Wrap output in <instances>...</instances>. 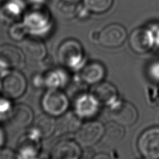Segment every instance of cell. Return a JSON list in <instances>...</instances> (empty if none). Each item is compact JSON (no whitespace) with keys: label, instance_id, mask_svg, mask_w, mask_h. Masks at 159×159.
<instances>
[{"label":"cell","instance_id":"23","mask_svg":"<svg viewBox=\"0 0 159 159\" xmlns=\"http://www.w3.org/2000/svg\"><path fill=\"white\" fill-rule=\"evenodd\" d=\"M112 2L113 0H83V6L88 12L99 14L107 11Z\"/></svg>","mask_w":159,"mask_h":159},{"label":"cell","instance_id":"27","mask_svg":"<svg viewBox=\"0 0 159 159\" xmlns=\"http://www.w3.org/2000/svg\"><path fill=\"white\" fill-rule=\"evenodd\" d=\"M32 84L35 89L45 88L43 73H36L32 77Z\"/></svg>","mask_w":159,"mask_h":159},{"label":"cell","instance_id":"33","mask_svg":"<svg viewBox=\"0 0 159 159\" xmlns=\"http://www.w3.org/2000/svg\"><path fill=\"white\" fill-rule=\"evenodd\" d=\"M69 1H78V0H69Z\"/></svg>","mask_w":159,"mask_h":159},{"label":"cell","instance_id":"5","mask_svg":"<svg viewBox=\"0 0 159 159\" xmlns=\"http://www.w3.org/2000/svg\"><path fill=\"white\" fill-rule=\"evenodd\" d=\"M42 139L30 127L19 139L16 151L17 158L32 159L41 155Z\"/></svg>","mask_w":159,"mask_h":159},{"label":"cell","instance_id":"6","mask_svg":"<svg viewBox=\"0 0 159 159\" xmlns=\"http://www.w3.org/2000/svg\"><path fill=\"white\" fill-rule=\"evenodd\" d=\"M137 148L145 158H159V127L145 130L138 139Z\"/></svg>","mask_w":159,"mask_h":159},{"label":"cell","instance_id":"18","mask_svg":"<svg viewBox=\"0 0 159 159\" xmlns=\"http://www.w3.org/2000/svg\"><path fill=\"white\" fill-rule=\"evenodd\" d=\"M57 118L55 133L58 135L76 132L81 125V119L73 111H66Z\"/></svg>","mask_w":159,"mask_h":159},{"label":"cell","instance_id":"16","mask_svg":"<svg viewBox=\"0 0 159 159\" xmlns=\"http://www.w3.org/2000/svg\"><path fill=\"white\" fill-rule=\"evenodd\" d=\"M101 105L110 106L117 100V91L111 83L101 81L94 85L91 93Z\"/></svg>","mask_w":159,"mask_h":159},{"label":"cell","instance_id":"19","mask_svg":"<svg viewBox=\"0 0 159 159\" xmlns=\"http://www.w3.org/2000/svg\"><path fill=\"white\" fill-rule=\"evenodd\" d=\"M30 126L42 139H47L55 132L56 119L44 112L35 117Z\"/></svg>","mask_w":159,"mask_h":159},{"label":"cell","instance_id":"32","mask_svg":"<svg viewBox=\"0 0 159 159\" xmlns=\"http://www.w3.org/2000/svg\"><path fill=\"white\" fill-rule=\"evenodd\" d=\"M9 70L11 69H9L6 63L2 59L0 58V76Z\"/></svg>","mask_w":159,"mask_h":159},{"label":"cell","instance_id":"9","mask_svg":"<svg viewBox=\"0 0 159 159\" xmlns=\"http://www.w3.org/2000/svg\"><path fill=\"white\" fill-rule=\"evenodd\" d=\"M129 45L137 53L142 54L150 51L155 44L154 35L150 27H140L132 31L129 37Z\"/></svg>","mask_w":159,"mask_h":159},{"label":"cell","instance_id":"13","mask_svg":"<svg viewBox=\"0 0 159 159\" xmlns=\"http://www.w3.org/2000/svg\"><path fill=\"white\" fill-rule=\"evenodd\" d=\"M25 55L23 50L11 44H4L0 47V58L11 70L22 69L25 63Z\"/></svg>","mask_w":159,"mask_h":159},{"label":"cell","instance_id":"12","mask_svg":"<svg viewBox=\"0 0 159 159\" xmlns=\"http://www.w3.org/2000/svg\"><path fill=\"white\" fill-rule=\"evenodd\" d=\"M81 155L80 145L76 140L62 139L52 147L50 158L54 159H78Z\"/></svg>","mask_w":159,"mask_h":159},{"label":"cell","instance_id":"24","mask_svg":"<svg viewBox=\"0 0 159 159\" xmlns=\"http://www.w3.org/2000/svg\"><path fill=\"white\" fill-rule=\"evenodd\" d=\"M78 1L62 0L58 5L59 15L65 19H71L78 14L80 7L77 5Z\"/></svg>","mask_w":159,"mask_h":159},{"label":"cell","instance_id":"7","mask_svg":"<svg viewBox=\"0 0 159 159\" xmlns=\"http://www.w3.org/2000/svg\"><path fill=\"white\" fill-rule=\"evenodd\" d=\"M105 127L96 120L88 121L81 125L76 132V140L83 147H89L98 143L103 137Z\"/></svg>","mask_w":159,"mask_h":159},{"label":"cell","instance_id":"1","mask_svg":"<svg viewBox=\"0 0 159 159\" xmlns=\"http://www.w3.org/2000/svg\"><path fill=\"white\" fill-rule=\"evenodd\" d=\"M29 34L41 38L47 35L53 27L50 12L43 6H33L23 15L22 20Z\"/></svg>","mask_w":159,"mask_h":159},{"label":"cell","instance_id":"10","mask_svg":"<svg viewBox=\"0 0 159 159\" xmlns=\"http://www.w3.org/2000/svg\"><path fill=\"white\" fill-rule=\"evenodd\" d=\"M100 106V103L91 93H82L74 101L73 112L81 119H89L97 115Z\"/></svg>","mask_w":159,"mask_h":159},{"label":"cell","instance_id":"30","mask_svg":"<svg viewBox=\"0 0 159 159\" xmlns=\"http://www.w3.org/2000/svg\"><path fill=\"white\" fill-rule=\"evenodd\" d=\"M6 140V133L3 128L0 125V148L4 147V144Z\"/></svg>","mask_w":159,"mask_h":159},{"label":"cell","instance_id":"11","mask_svg":"<svg viewBox=\"0 0 159 159\" xmlns=\"http://www.w3.org/2000/svg\"><path fill=\"white\" fill-rule=\"evenodd\" d=\"M127 32L125 28L119 24H111L99 33V42L107 48H116L120 46L125 41Z\"/></svg>","mask_w":159,"mask_h":159},{"label":"cell","instance_id":"31","mask_svg":"<svg viewBox=\"0 0 159 159\" xmlns=\"http://www.w3.org/2000/svg\"><path fill=\"white\" fill-rule=\"evenodd\" d=\"M27 1L32 5V6H43L47 2V0H27Z\"/></svg>","mask_w":159,"mask_h":159},{"label":"cell","instance_id":"25","mask_svg":"<svg viewBox=\"0 0 159 159\" xmlns=\"http://www.w3.org/2000/svg\"><path fill=\"white\" fill-rule=\"evenodd\" d=\"M28 35V30L22 21H16L10 24L8 35L12 40L22 42Z\"/></svg>","mask_w":159,"mask_h":159},{"label":"cell","instance_id":"20","mask_svg":"<svg viewBox=\"0 0 159 159\" xmlns=\"http://www.w3.org/2000/svg\"><path fill=\"white\" fill-rule=\"evenodd\" d=\"M46 89H61L65 87L69 80L66 70L64 68H50L44 73Z\"/></svg>","mask_w":159,"mask_h":159},{"label":"cell","instance_id":"22","mask_svg":"<svg viewBox=\"0 0 159 159\" xmlns=\"http://www.w3.org/2000/svg\"><path fill=\"white\" fill-rule=\"evenodd\" d=\"M104 127V133L102 137L106 138V142H116L124 136V131L122 125L114 121L108 123Z\"/></svg>","mask_w":159,"mask_h":159},{"label":"cell","instance_id":"29","mask_svg":"<svg viewBox=\"0 0 159 159\" xmlns=\"http://www.w3.org/2000/svg\"><path fill=\"white\" fill-rule=\"evenodd\" d=\"M151 29L152 30L154 35V47H155L159 50V25L152 26Z\"/></svg>","mask_w":159,"mask_h":159},{"label":"cell","instance_id":"17","mask_svg":"<svg viewBox=\"0 0 159 159\" xmlns=\"http://www.w3.org/2000/svg\"><path fill=\"white\" fill-rule=\"evenodd\" d=\"M105 75V68L102 63L98 61H91L84 64L81 68V80L88 84L94 85L101 82Z\"/></svg>","mask_w":159,"mask_h":159},{"label":"cell","instance_id":"28","mask_svg":"<svg viewBox=\"0 0 159 159\" xmlns=\"http://www.w3.org/2000/svg\"><path fill=\"white\" fill-rule=\"evenodd\" d=\"M17 158L16 151L11 148L2 147L0 148V159H12Z\"/></svg>","mask_w":159,"mask_h":159},{"label":"cell","instance_id":"21","mask_svg":"<svg viewBox=\"0 0 159 159\" xmlns=\"http://www.w3.org/2000/svg\"><path fill=\"white\" fill-rule=\"evenodd\" d=\"M25 4L23 0H5L1 9V17L4 21L12 24L17 21L24 15Z\"/></svg>","mask_w":159,"mask_h":159},{"label":"cell","instance_id":"2","mask_svg":"<svg viewBox=\"0 0 159 159\" xmlns=\"http://www.w3.org/2000/svg\"><path fill=\"white\" fill-rule=\"evenodd\" d=\"M57 59L66 70L77 71L84 65L85 53L81 44L76 39L63 40L57 50Z\"/></svg>","mask_w":159,"mask_h":159},{"label":"cell","instance_id":"15","mask_svg":"<svg viewBox=\"0 0 159 159\" xmlns=\"http://www.w3.org/2000/svg\"><path fill=\"white\" fill-rule=\"evenodd\" d=\"M35 119L32 108L24 103H17L14 105L7 120L9 122L19 128H25L30 126Z\"/></svg>","mask_w":159,"mask_h":159},{"label":"cell","instance_id":"26","mask_svg":"<svg viewBox=\"0 0 159 159\" xmlns=\"http://www.w3.org/2000/svg\"><path fill=\"white\" fill-rule=\"evenodd\" d=\"M14 105L12 100L4 96H0V119H7Z\"/></svg>","mask_w":159,"mask_h":159},{"label":"cell","instance_id":"3","mask_svg":"<svg viewBox=\"0 0 159 159\" xmlns=\"http://www.w3.org/2000/svg\"><path fill=\"white\" fill-rule=\"evenodd\" d=\"M27 82L18 70H9L0 76V92L11 100L19 98L26 91Z\"/></svg>","mask_w":159,"mask_h":159},{"label":"cell","instance_id":"8","mask_svg":"<svg viewBox=\"0 0 159 159\" xmlns=\"http://www.w3.org/2000/svg\"><path fill=\"white\" fill-rule=\"evenodd\" d=\"M109 107V116L114 122L122 126L131 125L136 122L137 111L131 103L117 99Z\"/></svg>","mask_w":159,"mask_h":159},{"label":"cell","instance_id":"4","mask_svg":"<svg viewBox=\"0 0 159 159\" xmlns=\"http://www.w3.org/2000/svg\"><path fill=\"white\" fill-rule=\"evenodd\" d=\"M40 105L45 113L56 118L68 111L70 101L60 89H47L41 98Z\"/></svg>","mask_w":159,"mask_h":159},{"label":"cell","instance_id":"14","mask_svg":"<svg viewBox=\"0 0 159 159\" xmlns=\"http://www.w3.org/2000/svg\"><path fill=\"white\" fill-rule=\"evenodd\" d=\"M22 50L32 60L41 62L48 55L47 48L41 38L30 35L22 41Z\"/></svg>","mask_w":159,"mask_h":159}]
</instances>
